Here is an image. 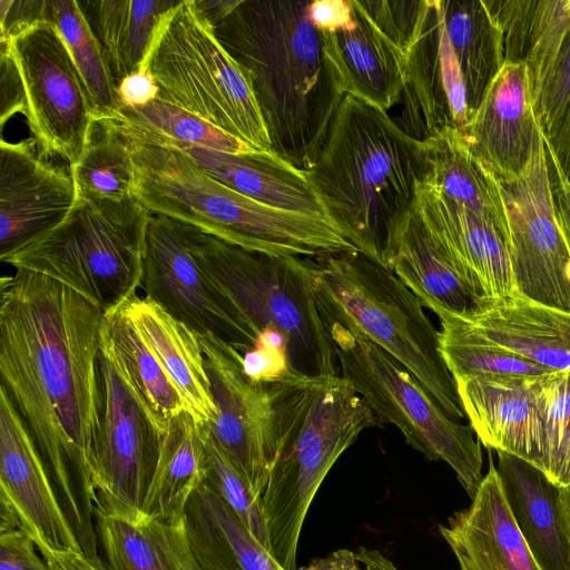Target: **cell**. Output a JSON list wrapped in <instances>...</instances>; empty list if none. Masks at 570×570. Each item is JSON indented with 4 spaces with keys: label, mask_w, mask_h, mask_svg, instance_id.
Masks as SVG:
<instances>
[{
    "label": "cell",
    "mask_w": 570,
    "mask_h": 570,
    "mask_svg": "<svg viewBox=\"0 0 570 570\" xmlns=\"http://www.w3.org/2000/svg\"><path fill=\"white\" fill-rule=\"evenodd\" d=\"M115 120L128 137L145 144L164 147L199 146L230 154L258 151L200 117L160 98L138 108L121 106Z\"/></svg>",
    "instance_id": "8d00e7d4"
},
{
    "label": "cell",
    "mask_w": 570,
    "mask_h": 570,
    "mask_svg": "<svg viewBox=\"0 0 570 570\" xmlns=\"http://www.w3.org/2000/svg\"><path fill=\"white\" fill-rule=\"evenodd\" d=\"M355 554L361 570H400L379 550L361 548Z\"/></svg>",
    "instance_id": "db71d44e"
},
{
    "label": "cell",
    "mask_w": 570,
    "mask_h": 570,
    "mask_svg": "<svg viewBox=\"0 0 570 570\" xmlns=\"http://www.w3.org/2000/svg\"><path fill=\"white\" fill-rule=\"evenodd\" d=\"M206 451L205 483L223 500L250 534L272 553L267 521L258 497L229 461L209 431L200 426Z\"/></svg>",
    "instance_id": "ab89813d"
},
{
    "label": "cell",
    "mask_w": 570,
    "mask_h": 570,
    "mask_svg": "<svg viewBox=\"0 0 570 570\" xmlns=\"http://www.w3.org/2000/svg\"><path fill=\"white\" fill-rule=\"evenodd\" d=\"M439 531L461 570H543L511 515L492 461L472 503Z\"/></svg>",
    "instance_id": "ffe728a7"
},
{
    "label": "cell",
    "mask_w": 570,
    "mask_h": 570,
    "mask_svg": "<svg viewBox=\"0 0 570 570\" xmlns=\"http://www.w3.org/2000/svg\"><path fill=\"white\" fill-rule=\"evenodd\" d=\"M547 156L570 185V101L548 136L543 137Z\"/></svg>",
    "instance_id": "bcb514c9"
},
{
    "label": "cell",
    "mask_w": 570,
    "mask_h": 570,
    "mask_svg": "<svg viewBox=\"0 0 570 570\" xmlns=\"http://www.w3.org/2000/svg\"><path fill=\"white\" fill-rule=\"evenodd\" d=\"M151 215L135 197L115 202L77 194L58 226L0 259L71 288L107 314L141 287Z\"/></svg>",
    "instance_id": "ba28073f"
},
{
    "label": "cell",
    "mask_w": 570,
    "mask_h": 570,
    "mask_svg": "<svg viewBox=\"0 0 570 570\" xmlns=\"http://www.w3.org/2000/svg\"><path fill=\"white\" fill-rule=\"evenodd\" d=\"M117 95L121 106L138 108L156 100L159 87L148 69L144 68L124 78L117 85Z\"/></svg>",
    "instance_id": "7dc6e473"
},
{
    "label": "cell",
    "mask_w": 570,
    "mask_h": 570,
    "mask_svg": "<svg viewBox=\"0 0 570 570\" xmlns=\"http://www.w3.org/2000/svg\"><path fill=\"white\" fill-rule=\"evenodd\" d=\"M43 559L50 570H108L99 557L90 558L83 552L56 551Z\"/></svg>",
    "instance_id": "f907efd6"
},
{
    "label": "cell",
    "mask_w": 570,
    "mask_h": 570,
    "mask_svg": "<svg viewBox=\"0 0 570 570\" xmlns=\"http://www.w3.org/2000/svg\"><path fill=\"white\" fill-rule=\"evenodd\" d=\"M502 35L504 63L525 66L534 100L570 29V0H482Z\"/></svg>",
    "instance_id": "4316f807"
},
{
    "label": "cell",
    "mask_w": 570,
    "mask_h": 570,
    "mask_svg": "<svg viewBox=\"0 0 570 570\" xmlns=\"http://www.w3.org/2000/svg\"><path fill=\"white\" fill-rule=\"evenodd\" d=\"M184 524L202 570H285L205 482L189 498Z\"/></svg>",
    "instance_id": "f1b7e54d"
},
{
    "label": "cell",
    "mask_w": 570,
    "mask_h": 570,
    "mask_svg": "<svg viewBox=\"0 0 570 570\" xmlns=\"http://www.w3.org/2000/svg\"><path fill=\"white\" fill-rule=\"evenodd\" d=\"M0 499L11 505L42 558L56 551L82 552L40 452L1 385Z\"/></svg>",
    "instance_id": "e0dca14e"
},
{
    "label": "cell",
    "mask_w": 570,
    "mask_h": 570,
    "mask_svg": "<svg viewBox=\"0 0 570 570\" xmlns=\"http://www.w3.org/2000/svg\"><path fill=\"white\" fill-rule=\"evenodd\" d=\"M440 4L463 65L472 119L504 65L501 30L482 0H440Z\"/></svg>",
    "instance_id": "e575fe53"
},
{
    "label": "cell",
    "mask_w": 570,
    "mask_h": 570,
    "mask_svg": "<svg viewBox=\"0 0 570 570\" xmlns=\"http://www.w3.org/2000/svg\"><path fill=\"white\" fill-rule=\"evenodd\" d=\"M179 224L191 256L234 305L249 344L242 366L250 380L268 385L293 371L341 375L316 303L314 259L248 250Z\"/></svg>",
    "instance_id": "277c9868"
},
{
    "label": "cell",
    "mask_w": 570,
    "mask_h": 570,
    "mask_svg": "<svg viewBox=\"0 0 570 570\" xmlns=\"http://www.w3.org/2000/svg\"><path fill=\"white\" fill-rule=\"evenodd\" d=\"M195 3L205 19L215 27L239 3V0H195Z\"/></svg>",
    "instance_id": "f5cc1de1"
},
{
    "label": "cell",
    "mask_w": 570,
    "mask_h": 570,
    "mask_svg": "<svg viewBox=\"0 0 570 570\" xmlns=\"http://www.w3.org/2000/svg\"><path fill=\"white\" fill-rule=\"evenodd\" d=\"M316 303L338 324L400 362L453 420L466 419L440 350V331L421 299L391 271L360 252L314 259Z\"/></svg>",
    "instance_id": "52a82bcc"
},
{
    "label": "cell",
    "mask_w": 570,
    "mask_h": 570,
    "mask_svg": "<svg viewBox=\"0 0 570 570\" xmlns=\"http://www.w3.org/2000/svg\"><path fill=\"white\" fill-rule=\"evenodd\" d=\"M532 390L542 429L541 470L557 484L570 435V372L534 377Z\"/></svg>",
    "instance_id": "60d3db41"
},
{
    "label": "cell",
    "mask_w": 570,
    "mask_h": 570,
    "mask_svg": "<svg viewBox=\"0 0 570 570\" xmlns=\"http://www.w3.org/2000/svg\"><path fill=\"white\" fill-rule=\"evenodd\" d=\"M309 1L239 0L214 32L247 72L273 153L306 171L345 97Z\"/></svg>",
    "instance_id": "7a4b0ae2"
},
{
    "label": "cell",
    "mask_w": 570,
    "mask_h": 570,
    "mask_svg": "<svg viewBox=\"0 0 570 570\" xmlns=\"http://www.w3.org/2000/svg\"><path fill=\"white\" fill-rule=\"evenodd\" d=\"M454 316L495 345L552 372H570V312L515 295Z\"/></svg>",
    "instance_id": "603a6c76"
},
{
    "label": "cell",
    "mask_w": 570,
    "mask_h": 570,
    "mask_svg": "<svg viewBox=\"0 0 570 570\" xmlns=\"http://www.w3.org/2000/svg\"><path fill=\"white\" fill-rule=\"evenodd\" d=\"M570 101V29L533 104L542 136L549 135Z\"/></svg>",
    "instance_id": "7bdbcfd3"
},
{
    "label": "cell",
    "mask_w": 570,
    "mask_h": 570,
    "mask_svg": "<svg viewBox=\"0 0 570 570\" xmlns=\"http://www.w3.org/2000/svg\"><path fill=\"white\" fill-rule=\"evenodd\" d=\"M168 148L179 150L212 177L249 198L274 207L324 217L305 171L276 155L262 151L230 154L199 146Z\"/></svg>",
    "instance_id": "484cf974"
},
{
    "label": "cell",
    "mask_w": 570,
    "mask_h": 570,
    "mask_svg": "<svg viewBox=\"0 0 570 570\" xmlns=\"http://www.w3.org/2000/svg\"><path fill=\"white\" fill-rule=\"evenodd\" d=\"M268 389L275 455L262 503L273 557L285 570H297L301 530L321 483L358 435L382 422L341 375L293 371Z\"/></svg>",
    "instance_id": "5b68a950"
},
{
    "label": "cell",
    "mask_w": 570,
    "mask_h": 570,
    "mask_svg": "<svg viewBox=\"0 0 570 570\" xmlns=\"http://www.w3.org/2000/svg\"><path fill=\"white\" fill-rule=\"evenodd\" d=\"M40 20L52 23L65 41L97 118L116 119L121 108L104 49L76 0H41Z\"/></svg>",
    "instance_id": "d590c367"
},
{
    "label": "cell",
    "mask_w": 570,
    "mask_h": 570,
    "mask_svg": "<svg viewBox=\"0 0 570 570\" xmlns=\"http://www.w3.org/2000/svg\"><path fill=\"white\" fill-rule=\"evenodd\" d=\"M77 188L70 171L45 159L36 140L0 141V258L58 226Z\"/></svg>",
    "instance_id": "ac0fdd59"
},
{
    "label": "cell",
    "mask_w": 570,
    "mask_h": 570,
    "mask_svg": "<svg viewBox=\"0 0 570 570\" xmlns=\"http://www.w3.org/2000/svg\"><path fill=\"white\" fill-rule=\"evenodd\" d=\"M124 309L199 426L217 416L205 357L196 334L156 303L135 296Z\"/></svg>",
    "instance_id": "d4e9b609"
},
{
    "label": "cell",
    "mask_w": 570,
    "mask_h": 570,
    "mask_svg": "<svg viewBox=\"0 0 570 570\" xmlns=\"http://www.w3.org/2000/svg\"><path fill=\"white\" fill-rule=\"evenodd\" d=\"M0 289V385L40 452L82 552L98 557L90 463L100 425L105 312L23 269L3 276Z\"/></svg>",
    "instance_id": "6da1fadb"
},
{
    "label": "cell",
    "mask_w": 570,
    "mask_h": 570,
    "mask_svg": "<svg viewBox=\"0 0 570 570\" xmlns=\"http://www.w3.org/2000/svg\"><path fill=\"white\" fill-rule=\"evenodd\" d=\"M205 475L206 451L200 426L183 411L169 421L164 433L142 513L158 520L184 518L186 504L204 483Z\"/></svg>",
    "instance_id": "d6a6232c"
},
{
    "label": "cell",
    "mask_w": 570,
    "mask_h": 570,
    "mask_svg": "<svg viewBox=\"0 0 570 570\" xmlns=\"http://www.w3.org/2000/svg\"><path fill=\"white\" fill-rule=\"evenodd\" d=\"M101 344L165 433L169 421L185 409L176 389L136 331L124 306L105 314Z\"/></svg>",
    "instance_id": "836d02e7"
},
{
    "label": "cell",
    "mask_w": 570,
    "mask_h": 570,
    "mask_svg": "<svg viewBox=\"0 0 570 570\" xmlns=\"http://www.w3.org/2000/svg\"><path fill=\"white\" fill-rule=\"evenodd\" d=\"M145 68L159 87L158 98L275 155L247 72L222 46L195 0H181L168 14Z\"/></svg>",
    "instance_id": "9c48e42d"
},
{
    "label": "cell",
    "mask_w": 570,
    "mask_h": 570,
    "mask_svg": "<svg viewBox=\"0 0 570 570\" xmlns=\"http://www.w3.org/2000/svg\"><path fill=\"white\" fill-rule=\"evenodd\" d=\"M497 473L511 515L543 570H570L560 487L530 462L498 451Z\"/></svg>",
    "instance_id": "cb8c5ba5"
},
{
    "label": "cell",
    "mask_w": 570,
    "mask_h": 570,
    "mask_svg": "<svg viewBox=\"0 0 570 570\" xmlns=\"http://www.w3.org/2000/svg\"><path fill=\"white\" fill-rule=\"evenodd\" d=\"M384 265L434 313L462 315L475 308L471 294L415 208L387 250Z\"/></svg>",
    "instance_id": "f546056e"
},
{
    "label": "cell",
    "mask_w": 570,
    "mask_h": 570,
    "mask_svg": "<svg viewBox=\"0 0 570 570\" xmlns=\"http://www.w3.org/2000/svg\"><path fill=\"white\" fill-rule=\"evenodd\" d=\"M354 1L374 27L407 58L419 30L425 0Z\"/></svg>",
    "instance_id": "b9f144b4"
},
{
    "label": "cell",
    "mask_w": 570,
    "mask_h": 570,
    "mask_svg": "<svg viewBox=\"0 0 570 570\" xmlns=\"http://www.w3.org/2000/svg\"><path fill=\"white\" fill-rule=\"evenodd\" d=\"M341 368L382 423L396 426L406 443L430 461H443L470 495L482 479L483 458L470 424L451 419L394 357L338 324H326Z\"/></svg>",
    "instance_id": "30bf717a"
},
{
    "label": "cell",
    "mask_w": 570,
    "mask_h": 570,
    "mask_svg": "<svg viewBox=\"0 0 570 570\" xmlns=\"http://www.w3.org/2000/svg\"><path fill=\"white\" fill-rule=\"evenodd\" d=\"M440 350L453 379L539 377L554 373L483 338L453 314L435 312Z\"/></svg>",
    "instance_id": "f35d334b"
},
{
    "label": "cell",
    "mask_w": 570,
    "mask_h": 570,
    "mask_svg": "<svg viewBox=\"0 0 570 570\" xmlns=\"http://www.w3.org/2000/svg\"><path fill=\"white\" fill-rule=\"evenodd\" d=\"M217 416L204 425L262 498L275 455L274 410L268 385L250 380L242 355L222 340L197 335Z\"/></svg>",
    "instance_id": "9a60e30c"
},
{
    "label": "cell",
    "mask_w": 570,
    "mask_h": 570,
    "mask_svg": "<svg viewBox=\"0 0 570 570\" xmlns=\"http://www.w3.org/2000/svg\"><path fill=\"white\" fill-rule=\"evenodd\" d=\"M560 503L566 532L570 541V485L560 488Z\"/></svg>",
    "instance_id": "9f6ffc18"
},
{
    "label": "cell",
    "mask_w": 570,
    "mask_h": 570,
    "mask_svg": "<svg viewBox=\"0 0 570 570\" xmlns=\"http://www.w3.org/2000/svg\"><path fill=\"white\" fill-rule=\"evenodd\" d=\"M98 368L100 425L90 463L95 510L134 519L142 514L164 432L102 344Z\"/></svg>",
    "instance_id": "7c38bea8"
},
{
    "label": "cell",
    "mask_w": 570,
    "mask_h": 570,
    "mask_svg": "<svg viewBox=\"0 0 570 570\" xmlns=\"http://www.w3.org/2000/svg\"><path fill=\"white\" fill-rule=\"evenodd\" d=\"M142 289L195 334L213 335L242 357L249 344L229 297L191 256L179 222L151 215L146 237Z\"/></svg>",
    "instance_id": "5bb4252c"
},
{
    "label": "cell",
    "mask_w": 570,
    "mask_h": 570,
    "mask_svg": "<svg viewBox=\"0 0 570 570\" xmlns=\"http://www.w3.org/2000/svg\"><path fill=\"white\" fill-rule=\"evenodd\" d=\"M547 161L558 219L570 250V185L548 156Z\"/></svg>",
    "instance_id": "681fc988"
},
{
    "label": "cell",
    "mask_w": 570,
    "mask_h": 570,
    "mask_svg": "<svg viewBox=\"0 0 570 570\" xmlns=\"http://www.w3.org/2000/svg\"><path fill=\"white\" fill-rule=\"evenodd\" d=\"M27 99L16 62L7 47L0 43V124L4 126L17 112L24 115Z\"/></svg>",
    "instance_id": "f6af8a7d"
},
{
    "label": "cell",
    "mask_w": 570,
    "mask_h": 570,
    "mask_svg": "<svg viewBox=\"0 0 570 570\" xmlns=\"http://www.w3.org/2000/svg\"><path fill=\"white\" fill-rule=\"evenodd\" d=\"M498 183L518 294L570 312V250L556 210L543 139L521 175Z\"/></svg>",
    "instance_id": "4fadbf2b"
},
{
    "label": "cell",
    "mask_w": 570,
    "mask_h": 570,
    "mask_svg": "<svg viewBox=\"0 0 570 570\" xmlns=\"http://www.w3.org/2000/svg\"><path fill=\"white\" fill-rule=\"evenodd\" d=\"M353 13L352 0H314L308 17L320 31H332L346 23Z\"/></svg>",
    "instance_id": "c3c4849f"
},
{
    "label": "cell",
    "mask_w": 570,
    "mask_h": 570,
    "mask_svg": "<svg viewBox=\"0 0 570 570\" xmlns=\"http://www.w3.org/2000/svg\"><path fill=\"white\" fill-rule=\"evenodd\" d=\"M180 1L98 0L82 3L116 85L146 67L163 23Z\"/></svg>",
    "instance_id": "4dcf8cb0"
},
{
    "label": "cell",
    "mask_w": 570,
    "mask_h": 570,
    "mask_svg": "<svg viewBox=\"0 0 570 570\" xmlns=\"http://www.w3.org/2000/svg\"><path fill=\"white\" fill-rule=\"evenodd\" d=\"M95 523L108 570H202L184 518L129 519L95 510Z\"/></svg>",
    "instance_id": "83f0119b"
},
{
    "label": "cell",
    "mask_w": 570,
    "mask_h": 570,
    "mask_svg": "<svg viewBox=\"0 0 570 570\" xmlns=\"http://www.w3.org/2000/svg\"><path fill=\"white\" fill-rule=\"evenodd\" d=\"M36 547L21 529L0 532V570H50Z\"/></svg>",
    "instance_id": "ee69618b"
},
{
    "label": "cell",
    "mask_w": 570,
    "mask_h": 570,
    "mask_svg": "<svg viewBox=\"0 0 570 570\" xmlns=\"http://www.w3.org/2000/svg\"><path fill=\"white\" fill-rule=\"evenodd\" d=\"M127 138L134 197L153 215L272 256L316 259L357 250L322 216L263 204L222 184L179 150Z\"/></svg>",
    "instance_id": "8992f818"
},
{
    "label": "cell",
    "mask_w": 570,
    "mask_h": 570,
    "mask_svg": "<svg viewBox=\"0 0 570 570\" xmlns=\"http://www.w3.org/2000/svg\"><path fill=\"white\" fill-rule=\"evenodd\" d=\"M0 43L19 70L27 99L23 116L40 154L73 165L97 117L59 31L38 20L0 36Z\"/></svg>",
    "instance_id": "8fae6325"
},
{
    "label": "cell",
    "mask_w": 570,
    "mask_h": 570,
    "mask_svg": "<svg viewBox=\"0 0 570 570\" xmlns=\"http://www.w3.org/2000/svg\"><path fill=\"white\" fill-rule=\"evenodd\" d=\"M351 19L332 31H321L345 95L384 111L400 102L406 57L383 36L352 0Z\"/></svg>",
    "instance_id": "7402d4cb"
},
{
    "label": "cell",
    "mask_w": 570,
    "mask_h": 570,
    "mask_svg": "<svg viewBox=\"0 0 570 570\" xmlns=\"http://www.w3.org/2000/svg\"><path fill=\"white\" fill-rule=\"evenodd\" d=\"M297 570H361L355 552L340 549Z\"/></svg>",
    "instance_id": "816d5d0a"
},
{
    "label": "cell",
    "mask_w": 570,
    "mask_h": 570,
    "mask_svg": "<svg viewBox=\"0 0 570 570\" xmlns=\"http://www.w3.org/2000/svg\"><path fill=\"white\" fill-rule=\"evenodd\" d=\"M534 377L455 379L458 393L478 440L541 470L542 429L532 390Z\"/></svg>",
    "instance_id": "44dd1931"
},
{
    "label": "cell",
    "mask_w": 570,
    "mask_h": 570,
    "mask_svg": "<svg viewBox=\"0 0 570 570\" xmlns=\"http://www.w3.org/2000/svg\"><path fill=\"white\" fill-rule=\"evenodd\" d=\"M428 171L423 142L375 106L345 95L305 171L324 218L360 253L384 258Z\"/></svg>",
    "instance_id": "3957f363"
},
{
    "label": "cell",
    "mask_w": 570,
    "mask_h": 570,
    "mask_svg": "<svg viewBox=\"0 0 570 570\" xmlns=\"http://www.w3.org/2000/svg\"><path fill=\"white\" fill-rule=\"evenodd\" d=\"M560 488L570 485V435L563 454L560 472L557 481Z\"/></svg>",
    "instance_id": "11a10c76"
},
{
    "label": "cell",
    "mask_w": 570,
    "mask_h": 570,
    "mask_svg": "<svg viewBox=\"0 0 570 570\" xmlns=\"http://www.w3.org/2000/svg\"><path fill=\"white\" fill-rule=\"evenodd\" d=\"M69 171L77 194L115 202L134 198L131 150L115 119H94L83 151Z\"/></svg>",
    "instance_id": "74e56055"
},
{
    "label": "cell",
    "mask_w": 570,
    "mask_h": 570,
    "mask_svg": "<svg viewBox=\"0 0 570 570\" xmlns=\"http://www.w3.org/2000/svg\"><path fill=\"white\" fill-rule=\"evenodd\" d=\"M428 171L423 184L492 222L509 234L499 183L471 153L459 130L422 140Z\"/></svg>",
    "instance_id": "1f68e13d"
},
{
    "label": "cell",
    "mask_w": 570,
    "mask_h": 570,
    "mask_svg": "<svg viewBox=\"0 0 570 570\" xmlns=\"http://www.w3.org/2000/svg\"><path fill=\"white\" fill-rule=\"evenodd\" d=\"M459 131L497 180L521 175L543 139L525 66L504 63L471 121Z\"/></svg>",
    "instance_id": "d6986e66"
},
{
    "label": "cell",
    "mask_w": 570,
    "mask_h": 570,
    "mask_svg": "<svg viewBox=\"0 0 570 570\" xmlns=\"http://www.w3.org/2000/svg\"><path fill=\"white\" fill-rule=\"evenodd\" d=\"M414 208L471 294L474 309L519 295L505 230L423 183Z\"/></svg>",
    "instance_id": "2e32d148"
}]
</instances>
